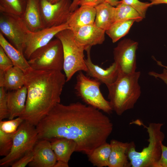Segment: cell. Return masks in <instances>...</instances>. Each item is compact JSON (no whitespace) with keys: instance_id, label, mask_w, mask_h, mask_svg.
Here are the masks:
<instances>
[{"instance_id":"1","label":"cell","mask_w":167,"mask_h":167,"mask_svg":"<svg viewBox=\"0 0 167 167\" xmlns=\"http://www.w3.org/2000/svg\"><path fill=\"white\" fill-rule=\"evenodd\" d=\"M36 127L38 140L72 139L77 144L76 152L88 156L106 142L113 129L107 116L79 102L68 105L57 104Z\"/></svg>"},{"instance_id":"2","label":"cell","mask_w":167,"mask_h":167,"mask_svg":"<svg viewBox=\"0 0 167 167\" xmlns=\"http://www.w3.org/2000/svg\"><path fill=\"white\" fill-rule=\"evenodd\" d=\"M27 95L25 108L19 117L36 126L58 103L66 81L62 71L31 69L24 73Z\"/></svg>"},{"instance_id":"3","label":"cell","mask_w":167,"mask_h":167,"mask_svg":"<svg viewBox=\"0 0 167 167\" xmlns=\"http://www.w3.org/2000/svg\"><path fill=\"white\" fill-rule=\"evenodd\" d=\"M140 71L119 72L116 80L107 85L108 99L113 111L118 115L134 108L141 94L139 80Z\"/></svg>"},{"instance_id":"4","label":"cell","mask_w":167,"mask_h":167,"mask_svg":"<svg viewBox=\"0 0 167 167\" xmlns=\"http://www.w3.org/2000/svg\"><path fill=\"white\" fill-rule=\"evenodd\" d=\"M131 123L142 126L146 129L149 136L147 147L141 152L135 150L133 142H131L127 151V155L132 167H156L161 156V145L165 138V135L161 131L164 124L151 123L148 126H145L138 120Z\"/></svg>"},{"instance_id":"5","label":"cell","mask_w":167,"mask_h":167,"mask_svg":"<svg viewBox=\"0 0 167 167\" xmlns=\"http://www.w3.org/2000/svg\"><path fill=\"white\" fill-rule=\"evenodd\" d=\"M61 41L63 47L64 63L63 70L66 81L70 80L77 72H86L84 49L76 41L70 29L63 30L55 36Z\"/></svg>"},{"instance_id":"6","label":"cell","mask_w":167,"mask_h":167,"mask_svg":"<svg viewBox=\"0 0 167 167\" xmlns=\"http://www.w3.org/2000/svg\"><path fill=\"white\" fill-rule=\"evenodd\" d=\"M34 70L62 71L63 70L64 56L62 45L56 38L34 51L28 60Z\"/></svg>"},{"instance_id":"7","label":"cell","mask_w":167,"mask_h":167,"mask_svg":"<svg viewBox=\"0 0 167 167\" xmlns=\"http://www.w3.org/2000/svg\"><path fill=\"white\" fill-rule=\"evenodd\" d=\"M38 140L36 126L24 120L14 134L10 152L0 160V166H11L26 153L32 151Z\"/></svg>"},{"instance_id":"8","label":"cell","mask_w":167,"mask_h":167,"mask_svg":"<svg viewBox=\"0 0 167 167\" xmlns=\"http://www.w3.org/2000/svg\"><path fill=\"white\" fill-rule=\"evenodd\" d=\"M74 89L76 95L87 105L108 114L113 111L109 101L106 100L100 90L101 83L79 72Z\"/></svg>"},{"instance_id":"9","label":"cell","mask_w":167,"mask_h":167,"mask_svg":"<svg viewBox=\"0 0 167 167\" xmlns=\"http://www.w3.org/2000/svg\"><path fill=\"white\" fill-rule=\"evenodd\" d=\"M0 31L11 44L23 53L30 31L20 16L0 13Z\"/></svg>"},{"instance_id":"10","label":"cell","mask_w":167,"mask_h":167,"mask_svg":"<svg viewBox=\"0 0 167 167\" xmlns=\"http://www.w3.org/2000/svg\"><path fill=\"white\" fill-rule=\"evenodd\" d=\"M71 0H60L54 4L47 0H40V5L44 28L67 23L71 12Z\"/></svg>"},{"instance_id":"11","label":"cell","mask_w":167,"mask_h":167,"mask_svg":"<svg viewBox=\"0 0 167 167\" xmlns=\"http://www.w3.org/2000/svg\"><path fill=\"white\" fill-rule=\"evenodd\" d=\"M138 43L129 39L120 41L113 51L114 62L119 72L131 74L136 71V51Z\"/></svg>"},{"instance_id":"12","label":"cell","mask_w":167,"mask_h":167,"mask_svg":"<svg viewBox=\"0 0 167 167\" xmlns=\"http://www.w3.org/2000/svg\"><path fill=\"white\" fill-rule=\"evenodd\" d=\"M70 29L67 23L56 26L42 29L32 32L30 31L24 55L28 60L32 53L37 49L47 44L61 31Z\"/></svg>"},{"instance_id":"13","label":"cell","mask_w":167,"mask_h":167,"mask_svg":"<svg viewBox=\"0 0 167 167\" xmlns=\"http://www.w3.org/2000/svg\"><path fill=\"white\" fill-rule=\"evenodd\" d=\"M70 29L76 41L86 51L93 46L102 44L105 40V31L97 26L95 22Z\"/></svg>"},{"instance_id":"14","label":"cell","mask_w":167,"mask_h":167,"mask_svg":"<svg viewBox=\"0 0 167 167\" xmlns=\"http://www.w3.org/2000/svg\"><path fill=\"white\" fill-rule=\"evenodd\" d=\"M91 49L90 48L86 50L87 58L85 59V62L87 69V75L105 84L106 86L112 83L116 79L119 73L117 65L113 62L108 67L104 69L94 64L91 60Z\"/></svg>"},{"instance_id":"15","label":"cell","mask_w":167,"mask_h":167,"mask_svg":"<svg viewBox=\"0 0 167 167\" xmlns=\"http://www.w3.org/2000/svg\"><path fill=\"white\" fill-rule=\"evenodd\" d=\"M33 158L30 167H54L57 160L49 140H38L33 149Z\"/></svg>"},{"instance_id":"16","label":"cell","mask_w":167,"mask_h":167,"mask_svg":"<svg viewBox=\"0 0 167 167\" xmlns=\"http://www.w3.org/2000/svg\"><path fill=\"white\" fill-rule=\"evenodd\" d=\"M40 0H26L24 11L20 16L28 29L32 32L44 28Z\"/></svg>"},{"instance_id":"17","label":"cell","mask_w":167,"mask_h":167,"mask_svg":"<svg viewBox=\"0 0 167 167\" xmlns=\"http://www.w3.org/2000/svg\"><path fill=\"white\" fill-rule=\"evenodd\" d=\"M27 95V90L25 85L17 90L7 92L9 120L23 114L25 110Z\"/></svg>"},{"instance_id":"18","label":"cell","mask_w":167,"mask_h":167,"mask_svg":"<svg viewBox=\"0 0 167 167\" xmlns=\"http://www.w3.org/2000/svg\"><path fill=\"white\" fill-rule=\"evenodd\" d=\"M96 15L95 7L81 5L71 12L67 23L70 29L92 24L95 22Z\"/></svg>"},{"instance_id":"19","label":"cell","mask_w":167,"mask_h":167,"mask_svg":"<svg viewBox=\"0 0 167 167\" xmlns=\"http://www.w3.org/2000/svg\"><path fill=\"white\" fill-rule=\"evenodd\" d=\"M111 150L109 167H128L131 166L128 161L127 151L131 143H123L112 139L110 142Z\"/></svg>"},{"instance_id":"20","label":"cell","mask_w":167,"mask_h":167,"mask_svg":"<svg viewBox=\"0 0 167 167\" xmlns=\"http://www.w3.org/2000/svg\"><path fill=\"white\" fill-rule=\"evenodd\" d=\"M24 73L13 66L5 72L0 71V87L9 91L19 89L24 86Z\"/></svg>"},{"instance_id":"21","label":"cell","mask_w":167,"mask_h":167,"mask_svg":"<svg viewBox=\"0 0 167 167\" xmlns=\"http://www.w3.org/2000/svg\"><path fill=\"white\" fill-rule=\"evenodd\" d=\"M49 140L57 161L68 163L73 153L76 151V142L72 139L64 138H55Z\"/></svg>"},{"instance_id":"22","label":"cell","mask_w":167,"mask_h":167,"mask_svg":"<svg viewBox=\"0 0 167 167\" xmlns=\"http://www.w3.org/2000/svg\"><path fill=\"white\" fill-rule=\"evenodd\" d=\"M0 46L11 60L14 66L19 68L24 73L32 69L23 53L11 44L0 32Z\"/></svg>"},{"instance_id":"23","label":"cell","mask_w":167,"mask_h":167,"mask_svg":"<svg viewBox=\"0 0 167 167\" xmlns=\"http://www.w3.org/2000/svg\"><path fill=\"white\" fill-rule=\"evenodd\" d=\"M95 7V23L98 27L106 31L115 22V7L105 2Z\"/></svg>"},{"instance_id":"24","label":"cell","mask_w":167,"mask_h":167,"mask_svg":"<svg viewBox=\"0 0 167 167\" xmlns=\"http://www.w3.org/2000/svg\"><path fill=\"white\" fill-rule=\"evenodd\" d=\"M111 150L110 143L106 142L96 148L88 156L89 161L97 167H108Z\"/></svg>"},{"instance_id":"25","label":"cell","mask_w":167,"mask_h":167,"mask_svg":"<svg viewBox=\"0 0 167 167\" xmlns=\"http://www.w3.org/2000/svg\"><path fill=\"white\" fill-rule=\"evenodd\" d=\"M133 19L117 21L105 31L106 34L114 43L126 35L134 23Z\"/></svg>"},{"instance_id":"26","label":"cell","mask_w":167,"mask_h":167,"mask_svg":"<svg viewBox=\"0 0 167 167\" xmlns=\"http://www.w3.org/2000/svg\"><path fill=\"white\" fill-rule=\"evenodd\" d=\"M143 19L132 7L124 3L120 2L115 7V21L133 19L139 22Z\"/></svg>"},{"instance_id":"27","label":"cell","mask_w":167,"mask_h":167,"mask_svg":"<svg viewBox=\"0 0 167 167\" xmlns=\"http://www.w3.org/2000/svg\"><path fill=\"white\" fill-rule=\"evenodd\" d=\"M26 4V0H0V12L21 16Z\"/></svg>"},{"instance_id":"28","label":"cell","mask_w":167,"mask_h":167,"mask_svg":"<svg viewBox=\"0 0 167 167\" xmlns=\"http://www.w3.org/2000/svg\"><path fill=\"white\" fill-rule=\"evenodd\" d=\"M14 133H6L0 130V156H6L10 152L13 145Z\"/></svg>"},{"instance_id":"29","label":"cell","mask_w":167,"mask_h":167,"mask_svg":"<svg viewBox=\"0 0 167 167\" xmlns=\"http://www.w3.org/2000/svg\"><path fill=\"white\" fill-rule=\"evenodd\" d=\"M24 120L19 117L8 121H0V130L8 134L15 133Z\"/></svg>"},{"instance_id":"30","label":"cell","mask_w":167,"mask_h":167,"mask_svg":"<svg viewBox=\"0 0 167 167\" xmlns=\"http://www.w3.org/2000/svg\"><path fill=\"white\" fill-rule=\"evenodd\" d=\"M120 1L132 7L143 19L145 18L148 7L152 6L150 2H143L139 0H121Z\"/></svg>"},{"instance_id":"31","label":"cell","mask_w":167,"mask_h":167,"mask_svg":"<svg viewBox=\"0 0 167 167\" xmlns=\"http://www.w3.org/2000/svg\"><path fill=\"white\" fill-rule=\"evenodd\" d=\"M6 89L0 87V121L9 117Z\"/></svg>"},{"instance_id":"32","label":"cell","mask_w":167,"mask_h":167,"mask_svg":"<svg viewBox=\"0 0 167 167\" xmlns=\"http://www.w3.org/2000/svg\"><path fill=\"white\" fill-rule=\"evenodd\" d=\"M13 66L11 60L0 46V71L5 72Z\"/></svg>"},{"instance_id":"33","label":"cell","mask_w":167,"mask_h":167,"mask_svg":"<svg viewBox=\"0 0 167 167\" xmlns=\"http://www.w3.org/2000/svg\"><path fill=\"white\" fill-rule=\"evenodd\" d=\"M33 150L31 151L14 163L11 165L12 167H24L33 160Z\"/></svg>"},{"instance_id":"34","label":"cell","mask_w":167,"mask_h":167,"mask_svg":"<svg viewBox=\"0 0 167 167\" xmlns=\"http://www.w3.org/2000/svg\"><path fill=\"white\" fill-rule=\"evenodd\" d=\"M161 148V157L156 167H167V146L162 143Z\"/></svg>"},{"instance_id":"35","label":"cell","mask_w":167,"mask_h":167,"mask_svg":"<svg viewBox=\"0 0 167 167\" xmlns=\"http://www.w3.org/2000/svg\"><path fill=\"white\" fill-rule=\"evenodd\" d=\"M148 74L150 76L156 79L158 78L161 79L167 85V70L165 68L163 69L162 72L161 73L151 71L149 72Z\"/></svg>"},{"instance_id":"36","label":"cell","mask_w":167,"mask_h":167,"mask_svg":"<svg viewBox=\"0 0 167 167\" xmlns=\"http://www.w3.org/2000/svg\"><path fill=\"white\" fill-rule=\"evenodd\" d=\"M105 2V0H80L79 6L86 5L95 7Z\"/></svg>"},{"instance_id":"37","label":"cell","mask_w":167,"mask_h":167,"mask_svg":"<svg viewBox=\"0 0 167 167\" xmlns=\"http://www.w3.org/2000/svg\"><path fill=\"white\" fill-rule=\"evenodd\" d=\"M80 0H73L71 6V12H72L78 8Z\"/></svg>"},{"instance_id":"38","label":"cell","mask_w":167,"mask_h":167,"mask_svg":"<svg viewBox=\"0 0 167 167\" xmlns=\"http://www.w3.org/2000/svg\"><path fill=\"white\" fill-rule=\"evenodd\" d=\"M150 1L152 5L160 4H167V0H149Z\"/></svg>"},{"instance_id":"39","label":"cell","mask_w":167,"mask_h":167,"mask_svg":"<svg viewBox=\"0 0 167 167\" xmlns=\"http://www.w3.org/2000/svg\"><path fill=\"white\" fill-rule=\"evenodd\" d=\"M69 167L68 163H67L61 161H57L54 166V167Z\"/></svg>"},{"instance_id":"40","label":"cell","mask_w":167,"mask_h":167,"mask_svg":"<svg viewBox=\"0 0 167 167\" xmlns=\"http://www.w3.org/2000/svg\"><path fill=\"white\" fill-rule=\"evenodd\" d=\"M105 1L114 7L117 6L120 2V1L118 0H105Z\"/></svg>"},{"instance_id":"41","label":"cell","mask_w":167,"mask_h":167,"mask_svg":"<svg viewBox=\"0 0 167 167\" xmlns=\"http://www.w3.org/2000/svg\"><path fill=\"white\" fill-rule=\"evenodd\" d=\"M156 62L157 63V64L159 66H161V67H163L164 68H165L167 70V66H165L162 64L161 62L159 61H158L156 60Z\"/></svg>"},{"instance_id":"42","label":"cell","mask_w":167,"mask_h":167,"mask_svg":"<svg viewBox=\"0 0 167 167\" xmlns=\"http://www.w3.org/2000/svg\"><path fill=\"white\" fill-rule=\"evenodd\" d=\"M47 0L50 3L52 4H54V3H55L58 2L60 0Z\"/></svg>"}]
</instances>
